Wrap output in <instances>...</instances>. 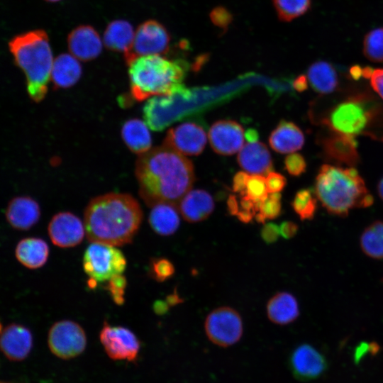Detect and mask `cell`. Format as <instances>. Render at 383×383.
Wrapping results in <instances>:
<instances>
[{"label": "cell", "instance_id": "obj_1", "mask_svg": "<svg viewBox=\"0 0 383 383\" xmlns=\"http://www.w3.org/2000/svg\"><path fill=\"white\" fill-rule=\"evenodd\" d=\"M135 174L139 194L150 207L160 203L178 206L195 180L192 162L165 145L138 156Z\"/></svg>", "mask_w": 383, "mask_h": 383}, {"label": "cell", "instance_id": "obj_2", "mask_svg": "<svg viewBox=\"0 0 383 383\" xmlns=\"http://www.w3.org/2000/svg\"><path fill=\"white\" fill-rule=\"evenodd\" d=\"M142 220V209L132 196L110 193L90 201L84 224L89 242L122 246L132 242Z\"/></svg>", "mask_w": 383, "mask_h": 383}, {"label": "cell", "instance_id": "obj_3", "mask_svg": "<svg viewBox=\"0 0 383 383\" xmlns=\"http://www.w3.org/2000/svg\"><path fill=\"white\" fill-rule=\"evenodd\" d=\"M314 192L322 206L331 214L345 217L354 208H367L374 198L353 167L344 168L323 165L318 170Z\"/></svg>", "mask_w": 383, "mask_h": 383}, {"label": "cell", "instance_id": "obj_4", "mask_svg": "<svg viewBox=\"0 0 383 383\" xmlns=\"http://www.w3.org/2000/svg\"><path fill=\"white\" fill-rule=\"evenodd\" d=\"M131 96L138 101L150 96H170L187 89L183 81L188 65L160 55L140 57L128 64Z\"/></svg>", "mask_w": 383, "mask_h": 383}, {"label": "cell", "instance_id": "obj_5", "mask_svg": "<svg viewBox=\"0 0 383 383\" xmlns=\"http://www.w3.org/2000/svg\"><path fill=\"white\" fill-rule=\"evenodd\" d=\"M9 48L26 74L29 96L35 102L40 101L48 91L54 60L47 33L35 30L16 35Z\"/></svg>", "mask_w": 383, "mask_h": 383}, {"label": "cell", "instance_id": "obj_6", "mask_svg": "<svg viewBox=\"0 0 383 383\" xmlns=\"http://www.w3.org/2000/svg\"><path fill=\"white\" fill-rule=\"evenodd\" d=\"M375 112L362 96L349 97L330 109L323 122L333 132L355 137L369 131Z\"/></svg>", "mask_w": 383, "mask_h": 383}, {"label": "cell", "instance_id": "obj_7", "mask_svg": "<svg viewBox=\"0 0 383 383\" xmlns=\"http://www.w3.org/2000/svg\"><path fill=\"white\" fill-rule=\"evenodd\" d=\"M126 267V259L123 252L111 245L91 243L83 256L85 273L97 282L109 280L121 274Z\"/></svg>", "mask_w": 383, "mask_h": 383}, {"label": "cell", "instance_id": "obj_8", "mask_svg": "<svg viewBox=\"0 0 383 383\" xmlns=\"http://www.w3.org/2000/svg\"><path fill=\"white\" fill-rule=\"evenodd\" d=\"M204 328L209 340L223 348L238 343L243 333L240 313L229 306H221L213 310L206 316Z\"/></svg>", "mask_w": 383, "mask_h": 383}, {"label": "cell", "instance_id": "obj_9", "mask_svg": "<svg viewBox=\"0 0 383 383\" xmlns=\"http://www.w3.org/2000/svg\"><path fill=\"white\" fill-rule=\"evenodd\" d=\"M170 37L167 29L155 20H148L137 28L130 48L124 52L128 65L135 59L168 52Z\"/></svg>", "mask_w": 383, "mask_h": 383}, {"label": "cell", "instance_id": "obj_10", "mask_svg": "<svg viewBox=\"0 0 383 383\" xmlns=\"http://www.w3.org/2000/svg\"><path fill=\"white\" fill-rule=\"evenodd\" d=\"M48 343L55 355L62 359H70L84 351L87 338L84 329L77 323L62 320L51 326Z\"/></svg>", "mask_w": 383, "mask_h": 383}, {"label": "cell", "instance_id": "obj_11", "mask_svg": "<svg viewBox=\"0 0 383 383\" xmlns=\"http://www.w3.org/2000/svg\"><path fill=\"white\" fill-rule=\"evenodd\" d=\"M192 96V91L188 89L170 96H152L143 107L146 123L152 130L162 131L180 114L179 110L182 108L179 103Z\"/></svg>", "mask_w": 383, "mask_h": 383}, {"label": "cell", "instance_id": "obj_12", "mask_svg": "<svg viewBox=\"0 0 383 383\" xmlns=\"http://www.w3.org/2000/svg\"><path fill=\"white\" fill-rule=\"evenodd\" d=\"M289 367L296 379L309 382L321 377L326 372L328 361L313 345L303 343L291 353Z\"/></svg>", "mask_w": 383, "mask_h": 383}, {"label": "cell", "instance_id": "obj_13", "mask_svg": "<svg viewBox=\"0 0 383 383\" xmlns=\"http://www.w3.org/2000/svg\"><path fill=\"white\" fill-rule=\"evenodd\" d=\"M107 355L113 360H135L140 350V342L135 334L122 326H111L104 322L99 335Z\"/></svg>", "mask_w": 383, "mask_h": 383}, {"label": "cell", "instance_id": "obj_14", "mask_svg": "<svg viewBox=\"0 0 383 383\" xmlns=\"http://www.w3.org/2000/svg\"><path fill=\"white\" fill-rule=\"evenodd\" d=\"M206 143V135L203 128L187 122L169 130L163 145L183 155H197L203 151Z\"/></svg>", "mask_w": 383, "mask_h": 383}, {"label": "cell", "instance_id": "obj_15", "mask_svg": "<svg viewBox=\"0 0 383 383\" xmlns=\"http://www.w3.org/2000/svg\"><path fill=\"white\" fill-rule=\"evenodd\" d=\"M48 231L52 243L60 248L77 245L86 233L84 224L70 212L55 214L48 224Z\"/></svg>", "mask_w": 383, "mask_h": 383}, {"label": "cell", "instance_id": "obj_16", "mask_svg": "<svg viewBox=\"0 0 383 383\" xmlns=\"http://www.w3.org/2000/svg\"><path fill=\"white\" fill-rule=\"evenodd\" d=\"M245 133L240 124L231 120H220L210 128L209 139L213 150L223 155L240 151L244 144Z\"/></svg>", "mask_w": 383, "mask_h": 383}, {"label": "cell", "instance_id": "obj_17", "mask_svg": "<svg viewBox=\"0 0 383 383\" xmlns=\"http://www.w3.org/2000/svg\"><path fill=\"white\" fill-rule=\"evenodd\" d=\"M324 157L331 162L350 167L360 160L355 137L332 131L320 140Z\"/></svg>", "mask_w": 383, "mask_h": 383}, {"label": "cell", "instance_id": "obj_18", "mask_svg": "<svg viewBox=\"0 0 383 383\" xmlns=\"http://www.w3.org/2000/svg\"><path fill=\"white\" fill-rule=\"evenodd\" d=\"M32 345V334L24 326L11 323L1 329V349L9 360L20 361L25 359Z\"/></svg>", "mask_w": 383, "mask_h": 383}, {"label": "cell", "instance_id": "obj_19", "mask_svg": "<svg viewBox=\"0 0 383 383\" xmlns=\"http://www.w3.org/2000/svg\"><path fill=\"white\" fill-rule=\"evenodd\" d=\"M71 55L82 61H89L99 56L102 43L99 33L90 26H80L72 30L67 38Z\"/></svg>", "mask_w": 383, "mask_h": 383}, {"label": "cell", "instance_id": "obj_20", "mask_svg": "<svg viewBox=\"0 0 383 383\" xmlns=\"http://www.w3.org/2000/svg\"><path fill=\"white\" fill-rule=\"evenodd\" d=\"M238 162L243 170L252 174L267 175L273 169L267 147L258 141L243 146L238 155Z\"/></svg>", "mask_w": 383, "mask_h": 383}, {"label": "cell", "instance_id": "obj_21", "mask_svg": "<svg viewBox=\"0 0 383 383\" xmlns=\"http://www.w3.org/2000/svg\"><path fill=\"white\" fill-rule=\"evenodd\" d=\"M40 217L38 204L28 196H18L10 201L6 210V218L15 229L26 231L32 228Z\"/></svg>", "mask_w": 383, "mask_h": 383}, {"label": "cell", "instance_id": "obj_22", "mask_svg": "<svg viewBox=\"0 0 383 383\" xmlns=\"http://www.w3.org/2000/svg\"><path fill=\"white\" fill-rule=\"evenodd\" d=\"M178 209L186 221L196 223L205 220L211 214L214 202L207 192L202 189L190 190L179 201Z\"/></svg>", "mask_w": 383, "mask_h": 383}, {"label": "cell", "instance_id": "obj_23", "mask_svg": "<svg viewBox=\"0 0 383 383\" xmlns=\"http://www.w3.org/2000/svg\"><path fill=\"white\" fill-rule=\"evenodd\" d=\"M304 141V135L300 128L293 122L285 120L278 123L269 138L271 148L282 154L300 150Z\"/></svg>", "mask_w": 383, "mask_h": 383}, {"label": "cell", "instance_id": "obj_24", "mask_svg": "<svg viewBox=\"0 0 383 383\" xmlns=\"http://www.w3.org/2000/svg\"><path fill=\"white\" fill-rule=\"evenodd\" d=\"M267 314L268 318L275 324L291 323L299 316L298 301L289 292H277L267 304Z\"/></svg>", "mask_w": 383, "mask_h": 383}, {"label": "cell", "instance_id": "obj_25", "mask_svg": "<svg viewBox=\"0 0 383 383\" xmlns=\"http://www.w3.org/2000/svg\"><path fill=\"white\" fill-rule=\"evenodd\" d=\"M16 259L29 269H37L43 266L49 256L47 243L38 238H26L21 240L15 250Z\"/></svg>", "mask_w": 383, "mask_h": 383}, {"label": "cell", "instance_id": "obj_26", "mask_svg": "<svg viewBox=\"0 0 383 383\" xmlns=\"http://www.w3.org/2000/svg\"><path fill=\"white\" fill-rule=\"evenodd\" d=\"M81 74V65L72 55L61 54L53 60L50 79L56 88L74 85Z\"/></svg>", "mask_w": 383, "mask_h": 383}, {"label": "cell", "instance_id": "obj_27", "mask_svg": "<svg viewBox=\"0 0 383 383\" xmlns=\"http://www.w3.org/2000/svg\"><path fill=\"white\" fill-rule=\"evenodd\" d=\"M178 206L170 203H160L152 206L149 223L157 234L167 236L174 233L179 226Z\"/></svg>", "mask_w": 383, "mask_h": 383}, {"label": "cell", "instance_id": "obj_28", "mask_svg": "<svg viewBox=\"0 0 383 383\" xmlns=\"http://www.w3.org/2000/svg\"><path fill=\"white\" fill-rule=\"evenodd\" d=\"M307 78L311 88L321 94L333 92L339 84L335 67L324 60L316 61L309 67Z\"/></svg>", "mask_w": 383, "mask_h": 383}, {"label": "cell", "instance_id": "obj_29", "mask_svg": "<svg viewBox=\"0 0 383 383\" xmlns=\"http://www.w3.org/2000/svg\"><path fill=\"white\" fill-rule=\"evenodd\" d=\"M121 135L127 147L135 154L140 155L150 150V133L146 124L140 119L127 121L122 127Z\"/></svg>", "mask_w": 383, "mask_h": 383}, {"label": "cell", "instance_id": "obj_30", "mask_svg": "<svg viewBox=\"0 0 383 383\" xmlns=\"http://www.w3.org/2000/svg\"><path fill=\"white\" fill-rule=\"evenodd\" d=\"M135 35L133 26L126 21L111 22L104 34V43L111 50L125 52L132 44Z\"/></svg>", "mask_w": 383, "mask_h": 383}, {"label": "cell", "instance_id": "obj_31", "mask_svg": "<svg viewBox=\"0 0 383 383\" xmlns=\"http://www.w3.org/2000/svg\"><path fill=\"white\" fill-rule=\"evenodd\" d=\"M362 252L370 257L383 259V221H375L370 224L360 238Z\"/></svg>", "mask_w": 383, "mask_h": 383}, {"label": "cell", "instance_id": "obj_32", "mask_svg": "<svg viewBox=\"0 0 383 383\" xmlns=\"http://www.w3.org/2000/svg\"><path fill=\"white\" fill-rule=\"evenodd\" d=\"M291 205L301 221L311 220L317 209V197L311 189H302L296 193Z\"/></svg>", "mask_w": 383, "mask_h": 383}, {"label": "cell", "instance_id": "obj_33", "mask_svg": "<svg viewBox=\"0 0 383 383\" xmlns=\"http://www.w3.org/2000/svg\"><path fill=\"white\" fill-rule=\"evenodd\" d=\"M273 4L279 19L290 22L310 9L311 0H273Z\"/></svg>", "mask_w": 383, "mask_h": 383}, {"label": "cell", "instance_id": "obj_34", "mask_svg": "<svg viewBox=\"0 0 383 383\" xmlns=\"http://www.w3.org/2000/svg\"><path fill=\"white\" fill-rule=\"evenodd\" d=\"M362 51L370 61L383 62V27L372 29L365 35Z\"/></svg>", "mask_w": 383, "mask_h": 383}, {"label": "cell", "instance_id": "obj_35", "mask_svg": "<svg viewBox=\"0 0 383 383\" xmlns=\"http://www.w3.org/2000/svg\"><path fill=\"white\" fill-rule=\"evenodd\" d=\"M174 272V265L167 258H153L150 261L149 273L157 282H162L167 280L172 277Z\"/></svg>", "mask_w": 383, "mask_h": 383}, {"label": "cell", "instance_id": "obj_36", "mask_svg": "<svg viewBox=\"0 0 383 383\" xmlns=\"http://www.w3.org/2000/svg\"><path fill=\"white\" fill-rule=\"evenodd\" d=\"M245 195L255 201H263L266 199L269 195L266 178L260 174L250 175L247 182Z\"/></svg>", "mask_w": 383, "mask_h": 383}, {"label": "cell", "instance_id": "obj_37", "mask_svg": "<svg viewBox=\"0 0 383 383\" xmlns=\"http://www.w3.org/2000/svg\"><path fill=\"white\" fill-rule=\"evenodd\" d=\"M267 219H274L282 213L281 194L279 192L269 194L268 196L261 201L259 211Z\"/></svg>", "mask_w": 383, "mask_h": 383}, {"label": "cell", "instance_id": "obj_38", "mask_svg": "<svg viewBox=\"0 0 383 383\" xmlns=\"http://www.w3.org/2000/svg\"><path fill=\"white\" fill-rule=\"evenodd\" d=\"M126 284V279L122 274H117L108 280L107 289L113 301L118 305L123 304L125 301L124 294Z\"/></svg>", "mask_w": 383, "mask_h": 383}, {"label": "cell", "instance_id": "obj_39", "mask_svg": "<svg viewBox=\"0 0 383 383\" xmlns=\"http://www.w3.org/2000/svg\"><path fill=\"white\" fill-rule=\"evenodd\" d=\"M284 169L292 176H301L306 170V160L299 153L289 154L284 159Z\"/></svg>", "mask_w": 383, "mask_h": 383}, {"label": "cell", "instance_id": "obj_40", "mask_svg": "<svg viewBox=\"0 0 383 383\" xmlns=\"http://www.w3.org/2000/svg\"><path fill=\"white\" fill-rule=\"evenodd\" d=\"M380 350L379 345L375 342H360L355 348L353 353V360L355 364H358L360 360L367 353L372 355H376Z\"/></svg>", "mask_w": 383, "mask_h": 383}, {"label": "cell", "instance_id": "obj_41", "mask_svg": "<svg viewBox=\"0 0 383 383\" xmlns=\"http://www.w3.org/2000/svg\"><path fill=\"white\" fill-rule=\"evenodd\" d=\"M267 187L269 194L280 192L286 186L287 179L281 174L271 172L266 177Z\"/></svg>", "mask_w": 383, "mask_h": 383}, {"label": "cell", "instance_id": "obj_42", "mask_svg": "<svg viewBox=\"0 0 383 383\" xmlns=\"http://www.w3.org/2000/svg\"><path fill=\"white\" fill-rule=\"evenodd\" d=\"M212 22L217 26L226 28L232 21V15L223 7L215 8L210 13Z\"/></svg>", "mask_w": 383, "mask_h": 383}, {"label": "cell", "instance_id": "obj_43", "mask_svg": "<svg viewBox=\"0 0 383 383\" xmlns=\"http://www.w3.org/2000/svg\"><path fill=\"white\" fill-rule=\"evenodd\" d=\"M280 234L279 226L274 223H265L261 229L260 235L267 244L275 243Z\"/></svg>", "mask_w": 383, "mask_h": 383}, {"label": "cell", "instance_id": "obj_44", "mask_svg": "<svg viewBox=\"0 0 383 383\" xmlns=\"http://www.w3.org/2000/svg\"><path fill=\"white\" fill-rule=\"evenodd\" d=\"M250 175L245 172H237L233 179V190L242 196L245 195L246 186Z\"/></svg>", "mask_w": 383, "mask_h": 383}, {"label": "cell", "instance_id": "obj_45", "mask_svg": "<svg viewBox=\"0 0 383 383\" xmlns=\"http://www.w3.org/2000/svg\"><path fill=\"white\" fill-rule=\"evenodd\" d=\"M370 79V84L372 89L383 99V68L374 70Z\"/></svg>", "mask_w": 383, "mask_h": 383}, {"label": "cell", "instance_id": "obj_46", "mask_svg": "<svg viewBox=\"0 0 383 383\" xmlns=\"http://www.w3.org/2000/svg\"><path fill=\"white\" fill-rule=\"evenodd\" d=\"M299 230V226L291 221L282 222L279 226L280 235L284 239H291L295 236Z\"/></svg>", "mask_w": 383, "mask_h": 383}, {"label": "cell", "instance_id": "obj_47", "mask_svg": "<svg viewBox=\"0 0 383 383\" xmlns=\"http://www.w3.org/2000/svg\"><path fill=\"white\" fill-rule=\"evenodd\" d=\"M292 87L295 91L298 92H303L307 89L308 87V78L306 75L300 74L296 77L293 82Z\"/></svg>", "mask_w": 383, "mask_h": 383}, {"label": "cell", "instance_id": "obj_48", "mask_svg": "<svg viewBox=\"0 0 383 383\" xmlns=\"http://www.w3.org/2000/svg\"><path fill=\"white\" fill-rule=\"evenodd\" d=\"M227 208L229 213L233 216H237L239 211V205L234 195H230L227 201Z\"/></svg>", "mask_w": 383, "mask_h": 383}, {"label": "cell", "instance_id": "obj_49", "mask_svg": "<svg viewBox=\"0 0 383 383\" xmlns=\"http://www.w3.org/2000/svg\"><path fill=\"white\" fill-rule=\"evenodd\" d=\"M170 306L166 301L157 300L153 304V310L158 315H164L169 311Z\"/></svg>", "mask_w": 383, "mask_h": 383}, {"label": "cell", "instance_id": "obj_50", "mask_svg": "<svg viewBox=\"0 0 383 383\" xmlns=\"http://www.w3.org/2000/svg\"><path fill=\"white\" fill-rule=\"evenodd\" d=\"M165 301L170 306H174L182 303L183 299L179 296L177 290L175 289L172 294L167 296Z\"/></svg>", "mask_w": 383, "mask_h": 383}, {"label": "cell", "instance_id": "obj_51", "mask_svg": "<svg viewBox=\"0 0 383 383\" xmlns=\"http://www.w3.org/2000/svg\"><path fill=\"white\" fill-rule=\"evenodd\" d=\"M255 216V213L243 209H240L237 214L238 218L245 223L250 222Z\"/></svg>", "mask_w": 383, "mask_h": 383}, {"label": "cell", "instance_id": "obj_52", "mask_svg": "<svg viewBox=\"0 0 383 383\" xmlns=\"http://www.w3.org/2000/svg\"><path fill=\"white\" fill-rule=\"evenodd\" d=\"M349 74L352 79L358 80L362 76V67L359 65H354L349 69Z\"/></svg>", "mask_w": 383, "mask_h": 383}, {"label": "cell", "instance_id": "obj_53", "mask_svg": "<svg viewBox=\"0 0 383 383\" xmlns=\"http://www.w3.org/2000/svg\"><path fill=\"white\" fill-rule=\"evenodd\" d=\"M245 136L249 143H254L257 141L259 135L256 130L250 128L245 132Z\"/></svg>", "mask_w": 383, "mask_h": 383}, {"label": "cell", "instance_id": "obj_54", "mask_svg": "<svg viewBox=\"0 0 383 383\" xmlns=\"http://www.w3.org/2000/svg\"><path fill=\"white\" fill-rule=\"evenodd\" d=\"M374 70L370 66L362 67V77L365 79L371 78Z\"/></svg>", "mask_w": 383, "mask_h": 383}, {"label": "cell", "instance_id": "obj_55", "mask_svg": "<svg viewBox=\"0 0 383 383\" xmlns=\"http://www.w3.org/2000/svg\"><path fill=\"white\" fill-rule=\"evenodd\" d=\"M377 189L379 197L383 201V177L379 181Z\"/></svg>", "mask_w": 383, "mask_h": 383}, {"label": "cell", "instance_id": "obj_56", "mask_svg": "<svg viewBox=\"0 0 383 383\" xmlns=\"http://www.w3.org/2000/svg\"><path fill=\"white\" fill-rule=\"evenodd\" d=\"M97 284V281H96L94 279L90 278L88 281V285L90 288L93 289L95 288Z\"/></svg>", "mask_w": 383, "mask_h": 383}, {"label": "cell", "instance_id": "obj_57", "mask_svg": "<svg viewBox=\"0 0 383 383\" xmlns=\"http://www.w3.org/2000/svg\"><path fill=\"white\" fill-rule=\"evenodd\" d=\"M46 1H51V2H54V1H60V0H46Z\"/></svg>", "mask_w": 383, "mask_h": 383}]
</instances>
